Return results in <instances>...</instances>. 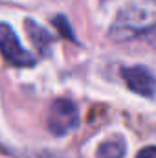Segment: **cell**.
Listing matches in <instances>:
<instances>
[{
	"label": "cell",
	"mask_w": 156,
	"mask_h": 158,
	"mask_svg": "<svg viewBox=\"0 0 156 158\" xmlns=\"http://www.w3.org/2000/svg\"><path fill=\"white\" fill-rule=\"evenodd\" d=\"M154 147H151V145H149V147H145V149H143V151H140V155H138V156L136 158H154Z\"/></svg>",
	"instance_id": "cell-6"
},
{
	"label": "cell",
	"mask_w": 156,
	"mask_h": 158,
	"mask_svg": "<svg viewBox=\"0 0 156 158\" xmlns=\"http://www.w3.org/2000/svg\"><path fill=\"white\" fill-rule=\"evenodd\" d=\"M123 155H125V143L119 138L103 142L99 145V149H97V156L99 158H123Z\"/></svg>",
	"instance_id": "cell-4"
},
{
	"label": "cell",
	"mask_w": 156,
	"mask_h": 158,
	"mask_svg": "<svg viewBox=\"0 0 156 158\" xmlns=\"http://www.w3.org/2000/svg\"><path fill=\"white\" fill-rule=\"evenodd\" d=\"M121 76L125 79V85L132 92H136L140 96H145V98H153V94H154V79H153V74L145 66L123 68Z\"/></svg>",
	"instance_id": "cell-3"
},
{
	"label": "cell",
	"mask_w": 156,
	"mask_h": 158,
	"mask_svg": "<svg viewBox=\"0 0 156 158\" xmlns=\"http://www.w3.org/2000/svg\"><path fill=\"white\" fill-rule=\"evenodd\" d=\"M77 121L79 112L72 99L61 98L51 103V107L48 110V131L50 132H53L55 136L68 134L70 131H74L77 127Z\"/></svg>",
	"instance_id": "cell-1"
},
{
	"label": "cell",
	"mask_w": 156,
	"mask_h": 158,
	"mask_svg": "<svg viewBox=\"0 0 156 158\" xmlns=\"http://www.w3.org/2000/svg\"><path fill=\"white\" fill-rule=\"evenodd\" d=\"M26 30H28V33H30V39L37 44V48L44 52V50H46V46H48V42L51 40V37H50L42 28H39L37 24H33V20H31V19H28V20H26Z\"/></svg>",
	"instance_id": "cell-5"
},
{
	"label": "cell",
	"mask_w": 156,
	"mask_h": 158,
	"mask_svg": "<svg viewBox=\"0 0 156 158\" xmlns=\"http://www.w3.org/2000/svg\"><path fill=\"white\" fill-rule=\"evenodd\" d=\"M0 53L13 66H33L35 64V57L28 50L22 48L15 31L7 24H2V22H0Z\"/></svg>",
	"instance_id": "cell-2"
}]
</instances>
